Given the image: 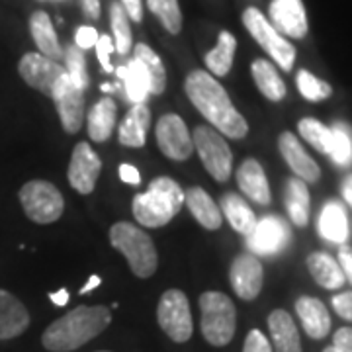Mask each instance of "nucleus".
<instances>
[{"label":"nucleus","mask_w":352,"mask_h":352,"mask_svg":"<svg viewBox=\"0 0 352 352\" xmlns=\"http://www.w3.org/2000/svg\"><path fill=\"white\" fill-rule=\"evenodd\" d=\"M184 90L190 102L198 108V112L217 127L223 135L231 139H243L249 133V124L233 106L227 90L214 76L206 71H194L186 76Z\"/></svg>","instance_id":"1"},{"label":"nucleus","mask_w":352,"mask_h":352,"mask_svg":"<svg viewBox=\"0 0 352 352\" xmlns=\"http://www.w3.org/2000/svg\"><path fill=\"white\" fill-rule=\"evenodd\" d=\"M110 321L106 305H78L43 331L41 344L50 352H73L104 333Z\"/></svg>","instance_id":"2"},{"label":"nucleus","mask_w":352,"mask_h":352,"mask_svg":"<svg viewBox=\"0 0 352 352\" xmlns=\"http://www.w3.org/2000/svg\"><path fill=\"white\" fill-rule=\"evenodd\" d=\"M184 206V192L173 178H155L149 190L133 198V217L143 227H163Z\"/></svg>","instance_id":"3"},{"label":"nucleus","mask_w":352,"mask_h":352,"mask_svg":"<svg viewBox=\"0 0 352 352\" xmlns=\"http://www.w3.org/2000/svg\"><path fill=\"white\" fill-rule=\"evenodd\" d=\"M110 243L113 249L126 256L131 272L138 278H149L155 274L159 256L153 239L139 227L127 221H118L110 227Z\"/></svg>","instance_id":"4"},{"label":"nucleus","mask_w":352,"mask_h":352,"mask_svg":"<svg viewBox=\"0 0 352 352\" xmlns=\"http://www.w3.org/2000/svg\"><path fill=\"white\" fill-rule=\"evenodd\" d=\"M201 335L214 346H226L235 337L237 309L221 292H204L200 296Z\"/></svg>","instance_id":"5"},{"label":"nucleus","mask_w":352,"mask_h":352,"mask_svg":"<svg viewBox=\"0 0 352 352\" xmlns=\"http://www.w3.org/2000/svg\"><path fill=\"white\" fill-rule=\"evenodd\" d=\"M20 204L25 215L39 226L57 221L65 210L63 194L47 180H30L20 190Z\"/></svg>","instance_id":"6"},{"label":"nucleus","mask_w":352,"mask_h":352,"mask_svg":"<svg viewBox=\"0 0 352 352\" xmlns=\"http://www.w3.org/2000/svg\"><path fill=\"white\" fill-rule=\"evenodd\" d=\"M243 24L254 41H258V45L276 61L280 69L292 71L296 61V47L268 22V18L258 8H247L243 14Z\"/></svg>","instance_id":"7"},{"label":"nucleus","mask_w":352,"mask_h":352,"mask_svg":"<svg viewBox=\"0 0 352 352\" xmlns=\"http://www.w3.org/2000/svg\"><path fill=\"white\" fill-rule=\"evenodd\" d=\"M192 143L200 155L201 164L214 176L217 182H227L233 170V153L221 133L208 126H198L194 129Z\"/></svg>","instance_id":"8"},{"label":"nucleus","mask_w":352,"mask_h":352,"mask_svg":"<svg viewBox=\"0 0 352 352\" xmlns=\"http://www.w3.org/2000/svg\"><path fill=\"white\" fill-rule=\"evenodd\" d=\"M157 321L175 342H186L192 337L194 323L186 294L182 289H166L157 305Z\"/></svg>","instance_id":"9"},{"label":"nucleus","mask_w":352,"mask_h":352,"mask_svg":"<svg viewBox=\"0 0 352 352\" xmlns=\"http://www.w3.org/2000/svg\"><path fill=\"white\" fill-rule=\"evenodd\" d=\"M18 73L28 87L36 88L45 96H53L55 85L67 75L63 65L53 61L41 53H25L18 63Z\"/></svg>","instance_id":"10"},{"label":"nucleus","mask_w":352,"mask_h":352,"mask_svg":"<svg viewBox=\"0 0 352 352\" xmlns=\"http://www.w3.org/2000/svg\"><path fill=\"white\" fill-rule=\"evenodd\" d=\"M157 145L159 149L173 161H186L194 143H192V135H190L188 127L184 124V120L176 113H164L163 118L157 124Z\"/></svg>","instance_id":"11"},{"label":"nucleus","mask_w":352,"mask_h":352,"mask_svg":"<svg viewBox=\"0 0 352 352\" xmlns=\"http://www.w3.org/2000/svg\"><path fill=\"white\" fill-rule=\"evenodd\" d=\"M85 90L73 85L69 76H61V80L55 85L53 102L57 106V112L61 118V126L67 133H76L82 127L85 118Z\"/></svg>","instance_id":"12"},{"label":"nucleus","mask_w":352,"mask_h":352,"mask_svg":"<svg viewBox=\"0 0 352 352\" xmlns=\"http://www.w3.org/2000/svg\"><path fill=\"white\" fill-rule=\"evenodd\" d=\"M100 157L92 151V147L88 145L87 141L76 143L75 149H73L71 163H69V173H67L71 186L78 194H90L94 190V186H96V180L100 176Z\"/></svg>","instance_id":"13"},{"label":"nucleus","mask_w":352,"mask_h":352,"mask_svg":"<svg viewBox=\"0 0 352 352\" xmlns=\"http://www.w3.org/2000/svg\"><path fill=\"white\" fill-rule=\"evenodd\" d=\"M289 241V227L278 215H266L251 233L247 235V247L254 254H274L280 252Z\"/></svg>","instance_id":"14"},{"label":"nucleus","mask_w":352,"mask_h":352,"mask_svg":"<svg viewBox=\"0 0 352 352\" xmlns=\"http://www.w3.org/2000/svg\"><path fill=\"white\" fill-rule=\"evenodd\" d=\"M229 280L241 300H254L264 284V270L254 254H239L229 270Z\"/></svg>","instance_id":"15"},{"label":"nucleus","mask_w":352,"mask_h":352,"mask_svg":"<svg viewBox=\"0 0 352 352\" xmlns=\"http://www.w3.org/2000/svg\"><path fill=\"white\" fill-rule=\"evenodd\" d=\"M270 24L286 38L302 39L307 36V16L302 0H272L270 2Z\"/></svg>","instance_id":"16"},{"label":"nucleus","mask_w":352,"mask_h":352,"mask_svg":"<svg viewBox=\"0 0 352 352\" xmlns=\"http://www.w3.org/2000/svg\"><path fill=\"white\" fill-rule=\"evenodd\" d=\"M278 147H280V153H282L284 161L288 163L289 168L294 170V175L298 176L300 180L309 182V184H314V182L319 180V176H321L319 164L315 163L314 159L305 153L300 139L296 138L294 133L284 131L280 135V139H278Z\"/></svg>","instance_id":"17"},{"label":"nucleus","mask_w":352,"mask_h":352,"mask_svg":"<svg viewBox=\"0 0 352 352\" xmlns=\"http://www.w3.org/2000/svg\"><path fill=\"white\" fill-rule=\"evenodd\" d=\"M30 327L25 305L6 289H0V340L16 339Z\"/></svg>","instance_id":"18"},{"label":"nucleus","mask_w":352,"mask_h":352,"mask_svg":"<svg viewBox=\"0 0 352 352\" xmlns=\"http://www.w3.org/2000/svg\"><path fill=\"white\" fill-rule=\"evenodd\" d=\"M296 314L302 321V327L311 339H325L331 331V315L325 303L311 296H302L296 302Z\"/></svg>","instance_id":"19"},{"label":"nucleus","mask_w":352,"mask_h":352,"mask_svg":"<svg viewBox=\"0 0 352 352\" xmlns=\"http://www.w3.org/2000/svg\"><path fill=\"white\" fill-rule=\"evenodd\" d=\"M268 329L270 339L276 352H303L300 331L296 327L294 319L284 309H274L268 315Z\"/></svg>","instance_id":"20"},{"label":"nucleus","mask_w":352,"mask_h":352,"mask_svg":"<svg viewBox=\"0 0 352 352\" xmlns=\"http://www.w3.org/2000/svg\"><path fill=\"white\" fill-rule=\"evenodd\" d=\"M237 184L239 188L245 192L247 198H251L252 201L266 206L270 204V186H268V180L264 175L263 164L258 163L256 159H247L243 161V164L237 170Z\"/></svg>","instance_id":"21"},{"label":"nucleus","mask_w":352,"mask_h":352,"mask_svg":"<svg viewBox=\"0 0 352 352\" xmlns=\"http://www.w3.org/2000/svg\"><path fill=\"white\" fill-rule=\"evenodd\" d=\"M30 34L36 41L38 50L41 55L50 57L53 61H61L63 59V47L59 43V38H57V32L51 24L50 14L43 12V10H38L30 16Z\"/></svg>","instance_id":"22"},{"label":"nucleus","mask_w":352,"mask_h":352,"mask_svg":"<svg viewBox=\"0 0 352 352\" xmlns=\"http://www.w3.org/2000/svg\"><path fill=\"white\" fill-rule=\"evenodd\" d=\"M151 126V110L147 108V104H133V108L129 110L126 120L120 124V143L126 147H143L147 141V131Z\"/></svg>","instance_id":"23"},{"label":"nucleus","mask_w":352,"mask_h":352,"mask_svg":"<svg viewBox=\"0 0 352 352\" xmlns=\"http://www.w3.org/2000/svg\"><path fill=\"white\" fill-rule=\"evenodd\" d=\"M184 204L188 206L190 214L198 219V223L201 227H206L210 231H215L223 223L221 210L217 208V204L212 200V196L204 188L194 186V188L186 190L184 192Z\"/></svg>","instance_id":"24"},{"label":"nucleus","mask_w":352,"mask_h":352,"mask_svg":"<svg viewBox=\"0 0 352 352\" xmlns=\"http://www.w3.org/2000/svg\"><path fill=\"white\" fill-rule=\"evenodd\" d=\"M307 270L315 282L325 289H339L346 282L339 263L327 252H311L307 256Z\"/></svg>","instance_id":"25"},{"label":"nucleus","mask_w":352,"mask_h":352,"mask_svg":"<svg viewBox=\"0 0 352 352\" xmlns=\"http://www.w3.org/2000/svg\"><path fill=\"white\" fill-rule=\"evenodd\" d=\"M118 118V108L112 98H102L94 104V108L88 112V135L96 143H104L110 139Z\"/></svg>","instance_id":"26"},{"label":"nucleus","mask_w":352,"mask_h":352,"mask_svg":"<svg viewBox=\"0 0 352 352\" xmlns=\"http://www.w3.org/2000/svg\"><path fill=\"white\" fill-rule=\"evenodd\" d=\"M319 233L331 243H344L349 239V219L339 201H329L319 215Z\"/></svg>","instance_id":"27"},{"label":"nucleus","mask_w":352,"mask_h":352,"mask_svg":"<svg viewBox=\"0 0 352 352\" xmlns=\"http://www.w3.org/2000/svg\"><path fill=\"white\" fill-rule=\"evenodd\" d=\"M235 51H237L235 36L231 32H221L217 45L212 51H208L204 57L208 71L215 76L229 75V71L233 67V59H235Z\"/></svg>","instance_id":"28"},{"label":"nucleus","mask_w":352,"mask_h":352,"mask_svg":"<svg viewBox=\"0 0 352 352\" xmlns=\"http://www.w3.org/2000/svg\"><path fill=\"white\" fill-rule=\"evenodd\" d=\"M251 73L258 90L263 92L268 100H284V96H286V85H284V80L278 75L274 65L270 63V61H266V59H256V61H252Z\"/></svg>","instance_id":"29"},{"label":"nucleus","mask_w":352,"mask_h":352,"mask_svg":"<svg viewBox=\"0 0 352 352\" xmlns=\"http://www.w3.org/2000/svg\"><path fill=\"white\" fill-rule=\"evenodd\" d=\"M221 210L226 214L227 221L231 223V227L237 231V233H243L245 237L251 233L254 226H256V217H254V212L249 208V204L241 198L239 194H233L229 192L221 198Z\"/></svg>","instance_id":"30"},{"label":"nucleus","mask_w":352,"mask_h":352,"mask_svg":"<svg viewBox=\"0 0 352 352\" xmlns=\"http://www.w3.org/2000/svg\"><path fill=\"white\" fill-rule=\"evenodd\" d=\"M133 59L139 61V65L143 67V71L147 75L149 94H163L164 88H166V71H164L161 57L149 45L139 43V45H135V51H133Z\"/></svg>","instance_id":"31"},{"label":"nucleus","mask_w":352,"mask_h":352,"mask_svg":"<svg viewBox=\"0 0 352 352\" xmlns=\"http://www.w3.org/2000/svg\"><path fill=\"white\" fill-rule=\"evenodd\" d=\"M116 73H118V76L124 82L127 100H131L133 104H147V98H149V80H147V75H145V71L139 65V61L133 59V61H129L124 67H118Z\"/></svg>","instance_id":"32"},{"label":"nucleus","mask_w":352,"mask_h":352,"mask_svg":"<svg viewBox=\"0 0 352 352\" xmlns=\"http://www.w3.org/2000/svg\"><path fill=\"white\" fill-rule=\"evenodd\" d=\"M286 208L294 226L305 227L309 221V190L300 178H289L286 186Z\"/></svg>","instance_id":"33"},{"label":"nucleus","mask_w":352,"mask_h":352,"mask_svg":"<svg viewBox=\"0 0 352 352\" xmlns=\"http://www.w3.org/2000/svg\"><path fill=\"white\" fill-rule=\"evenodd\" d=\"M300 135H302L309 145H314L317 151L331 155L333 151V129L325 127L321 122L314 118H303L298 124Z\"/></svg>","instance_id":"34"},{"label":"nucleus","mask_w":352,"mask_h":352,"mask_svg":"<svg viewBox=\"0 0 352 352\" xmlns=\"http://www.w3.org/2000/svg\"><path fill=\"white\" fill-rule=\"evenodd\" d=\"M110 22L113 30V47L120 55H127L133 45V38L129 30V18L120 2H112L110 6Z\"/></svg>","instance_id":"35"},{"label":"nucleus","mask_w":352,"mask_h":352,"mask_svg":"<svg viewBox=\"0 0 352 352\" xmlns=\"http://www.w3.org/2000/svg\"><path fill=\"white\" fill-rule=\"evenodd\" d=\"M147 6L164 25L168 34H180L182 30V12L178 0H147Z\"/></svg>","instance_id":"36"},{"label":"nucleus","mask_w":352,"mask_h":352,"mask_svg":"<svg viewBox=\"0 0 352 352\" xmlns=\"http://www.w3.org/2000/svg\"><path fill=\"white\" fill-rule=\"evenodd\" d=\"M63 59L67 61V76L73 80V85L80 90H87L88 87V73H87V61L82 50H78L76 45H69L67 51H63Z\"/></svg>","instance_id":"37"},{"label":"nucleus","mask_w":352,"mask_h":352,"mask_svg":"<svg viewBox=\"0 0 352 352\" xmlns=\"http://www.w3.org/2000/svg\"><path fill=\"white\" fill-rule=\"evenodd\" d=\"M296 82H298V88H300V92H302L303 98H307V100L311 102H321L325 100L331 96V92H333V88L329 82L325 80H321V78H317L315 75H311L309 71H300L298 76H296Z\"/></svg>","instance_id":"38"},{"label":"nucleus","mask_w":352,"mask_h":352,"mask_svg":"<svg viewBox=\"0 0 352 352\" xmlns=\"http://www.w3.org/2000/svg\"><path fill=\"white\" fill-rule=\"evenodd\" d=\"M340 166H346L352 161V139L351 131L339 124L333 127V151L329 155Z\"/></svg>","instance_id":"39"},{"label":"nucleus","mask_w":352,"mask_h":352,"mask_svg":"<svg viewBox=\"0 0 352 352\" xmlns=\"http://www.w3.org/2000/svg\"><path fill=\"white\" fill-rule=\"evenodd\" d=\"M96 57L100 61L102 69L106 73H113V65L110 63V53H112L116 47H113V41L110 36H98V41H96Z\"/></svg>","instance_id":"40"},{"label":"nucleus","mask_w":352,"mask_h":352,"mask_svg":"<svg viewBox=\"0 0 352 352\" xmlns=\"http://www.w3.org/2000/svg\"><path fill=\"white\" fill-rule=\"evenodd\" d=\"M243 352H272V344H270V340L264 337L263 331L252 329L251 333L247 335V339H245Z\"/></svg>","instance_id":"41"},{"label":"nucleus","mask_w":352,"mask_h":352,"mask_svg":"<svg viewBox=\"0 0 352 352\" xmlns=\"http://www.w3.org/2000/svg\"><path fill=\"white\" fill-rule=\"evenodd\" d=\"M98 41V32L90 25H80L75 34V45L78 50H90Z\"/></svg>","instance_id":"42"},{"label":"nucleus","mask_w":352,"mask_h":352,"mask_svg":"<svg viewBox=\"0 0 352 352\" xmlns=\"http://www.w3.org/2000/svg\"><path fill=\"white\" fill-rule=\"evenodd\" d=\"M333 309L346 321H352V292H342L333 298Z\"/></svg>","instance_id":"43"},{"label":"nucleus","mask_w":352,"mask_h":352,"mask_svg":"<svg viewBox=\"0 0 352 352\" xmlns=\"http://www.w3.org/2000/svg\"><path fill=\"white\" fill-rule=\"evenodd\" d=\"M333 346L339 352H352V329L340 327L333 335Z\"/></svg>","instance_id":"44"},{"label":"nucleus","mask_w":352,"mask_h":352,"mask_svg":"<svg viewBox=\"0 0 352 352\" xmlns=\"http://www.w3.org/2000/svg\"><path fill=\"white\" fill-rule=\"evenodd\" d=\"M339 266L344 274V280H349L352 284V249L342 247L339 251Z\"/></svg>","instance_id":"45"},{"label":"nucleus","mask_w":352,"mask_h":352,"mask_svg":"<svg viewBox=\"0 0 352 352\" xmlns=\"http://www.w3.org/2000/svg\"><path fill=\"white\" fill-rule=\"evenodd\" d=\"M120 178L126 182V184H131V186H135L141 182V175H139V170L133 166V164H120Z\"/></svg>","instance_id":"46"},{"label":"nucleus","mask_w":352,"mask_h":352,"mask_svg":"<svg viewBox=\"0 0 352 352\" xmlns=\"http://www.w3.org/2000/svg\"><path fill=\"white\" fill-rule=\"evenodd\" d=\"M120 4L124 6L127 18H131L133 22H141V18H143V6H141V0H122Z\"/></svg>","instance_id":"47"},{"label":"nucleus","mask_w":352,"mask_h":352,"mask_svg":"<svg viewBox=\"0 0 352 352\" xmlns=\"http://www.w3.org/2000/svg\"><path fill=\"white\" fill-rule=\"evenodd\" d=\"M82 10L90 20L100 18V0H82Z\"/></svg>","instance_id":"48"},{"label":"nucleus","mask_w":352,"mask_h":352,"mask_svg":"<svg viewBox=\"0 0 352 352\" xmlns=\"http://www.w3.org/2000/svg\"><path fill=\"white\" fill-rule=\"evenodd\" d=\"M50 300L55 305H59V307H63V305H67L69 303V289L67 288H61V289H57V292H53V294H50Z\"/></svg>","instance_id":"49"},{"label":"nucleus","mask_w":352,"mask_h":352,"mask_svg":"<svg viewBox=\"0 0 352 352\" xmlns=\"http://www.w3.org/2000/svg\"><path fill=\"white\" fill-rule=\"evenodd\" d=\"M100 284H102V278L100 276H96V274H94V276H90V280H88L87 284H85V286L80 288V296H82V294H88L90 289L98 288Z\"/></svg>","instance_id":"50"},{"label":"nucleus","mask_w":352,"mask_h":352,"mask_svg":"<svg viewBox=\"0 0 352 352\" xmlns=\"http://www.w3.org/2000/svg\"><path fill=\"white\" fill-rule=\"evenodd\" d=\"M342 196H344V200L352 206V176H349V178L342 182Z\"/></svg>","instance_id":"51"},{"label":"nucleus","mask_w":352,"mask_h":352,"mask_svg":"<svg viewBox=\"0 0 352 352\" xmlns=\"http://www.w3.org/2000/svg\"><path fill=\"white\" fill-rule=\"evenodd\" d=\"M323 352H339V351H337L335 346H327V349H325V351H323Z\"/></svg>","instance_id":"52"},{"label":"nucleus","mask_w":352,"mask_h":352,"mask_svg":"<svg viewBox=\"0 0 352 352\" xmlns=\"http://www.w3.org/2000/svg\"><path fill=\"white\" fill-rule=\"evenodd\" d=\"M98 352H108V351H98Z\"/></svg>","instance_id":"53"}]
</instances>
